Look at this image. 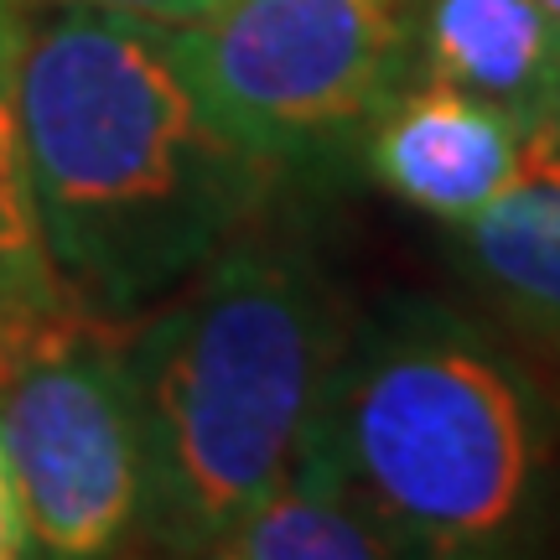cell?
Returning <instances> with one entry per match:
<instances>
[{"instance_id":"obj_1","label":"cell","mask_w":560,"mask_h":560,"mask_svg":"<svg viewBox=\"0 0 560 560\" xmlns=\"http://www.w3.org/2000/svg\"><path fill=\"white\" fill-rule=\"evenodd\" d=\"M21 136L58 285L115 327L177 296L280 187L208 120L166 26L68 0L32 5Z\"/></svg>"},{"instance_id":"obj_2","label":"cell","mask_w":560,"mask_h":560,"mask_svg":"<svg viewBox=\"0 0 560 560\" xmlns=\"http://www.w3.org/2000/svg\"><path fill=\"white\" fill-rule=\"evenodd\" d=\"M306 457L410 556L545 550L560 529V405L493 322L436 296L348 317Z\"/></svg>"},{"instance_id":"obj_3","label":"cell","mask_w":560,"mask_h":560,"mask_svg":"<svg viewBox=\"0 0 560 560\" xmlns=\"http://www.w3.org/2000/svg\"><path fill=\"white\" fill-rule=\"evenodd\" d=\"M348 317L317 255L260 213L125 327L145 550L208 556L306 462Z\"/></svg>"},{"instance_id":"obj_4","label":"cell","mask_w":560,"mask_h":560,"mask_svg":"<svg viewBox=\"0 0 560 560\" xmlns=\"http://www.w3.org/2000/svg\"><path fill=\"white\" fill-rule=\"evenodd\" d=\"M166 52L223 136L280 172H312L353 156L410 83L416 0H229L166 26Z\"/></svg>"},{"instance_id":"obj_5","label":"cell","mask_w":560,"mask_h":560,"mask_svg":"<svg viewBox=\"0 0 560 560\" xmlns=\"http://www.w3.org/2000/svg\"><path fill=\"white\" fill-rule=\"evenodd\" d=\"M125 327L79 301L0 317V452L32 556H125L145 520Z\"/></svg>"},{"instance_id":"obj_6","label":"cell","mask_w":560,"mask_h":560,"mask_svg":"<svg viewBox=\"0 0 560 560\" xmlns=\"http://www.w3.org/2000/svg\"><path fill=\"white\" fill-rule=\"evenodd\" d=\"M524 151L529 136L503 109L425 73H410L359 140L369 177L436 223H462L503 198Z\"/></svg>"},{"instance_id":"obj_7","label":"cell","mask_w":560,"mask_h":560,"mask_svg":"<svg viewBox=\"0 0 560 560\" xmlns=\"http://www.w3.org/2000/svg\"><path fill=\"white\" fill-rule=\"evenodd\" d=\"M446 260L560 405V151L550 140L529 136L514 187L446 223Z\"/></svg>"},{"instance_id":"obj_8","label":"cell","mask_w":560,"mask_h":560,"mask_svg":"<svg viewBox=\"0 0 560 560\" xmlns=\"http://www.w3.org/2000/svg\"><path fill=\"white\" fill-rule=\"evenodd\" d=\"M416 73L540 136L560 120V21L540 0H416Z\"/></svg>"},{"instance_id":"obj_9","label":"cell","mask_w":560,"mask_h":560,"mask_svg":"<svg viewBox=\"0 0 560 560\" xmlns=\"http://www.w3.org/2000/svg\"><path fill=\"white\" fill-rule=\"evenodd\" d=\"M208 556L213 560H389V556H410V550L327 462L306 457L276 493H265L240 524H229Z\"/></svg>"},{"instance_id":"obj_10","label":"cell","mask_w":560,"mask_h":560,"mask_svg":"<svg viewBox=\"0 0 560 560\" xmlns=\"http://www.w3.org/2000/svg\"><path fill=\"white\" fill-rule=\"evenodd\" d=\"M37 0H0V317L68 301L47 260L21 136V58Z\"/></svg>"},{"instance_id":"obj_11","label":"cell","mask_w":560,"mask_h":560,"mask_svg":"<svg viewBox=\"0 0 560 560\" xmlns=\"http://www.w3.org/2000/svg\"><path fill=\"white\" fill-rule=\"evenodd\" d=\"M68 5H94V11L140 16V21H156V26H192V21L213 16L229 0H68Z\"/></svg>"},{"instance_id":"obj_12","label":"cell","mask_w":560,"mask_h":560,"mask_svg":"<svg viewBox=\"0 0 560 560\" xmlns=\"http://www.w3.org/2000/svg\"><path fill=\"white\" fill-rule=\"evenodd\" d=\"M16 556H32V545H26V529H21L16 488H11V472H5V452H0V560Z\"/></svg>"},{"instance_id":"obj_13","label":"cell","mask_w":560,"mask_h":560,"mask_svg":"<svg viewBox=\"0 0 560 560\" xmlns=\"http://www.w3.org/2000/svg\"><path fill=\"white\" fill-rule=\"evenodd\" d=\"M540 136H545V140H550V145H556V151H560V120L550 125V130H540Z\"/></svg>"},{"instance_id":"obj_14","label":"cell","mask_w":560,"mask_h":560,"mask_svg":"<svg viewBox=\"0 0 560 560\" xmlns=\"http://www.w3.org/2000/svg\"><path fill=\"white\" fill-rule=\"evenodd\" d=\"M540 5H545V11H550V16L560 21V0H540Z\"/></svg>"}]
</instances>
